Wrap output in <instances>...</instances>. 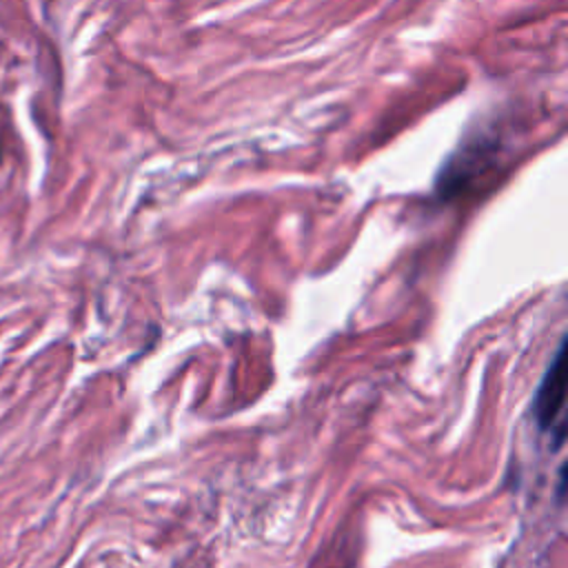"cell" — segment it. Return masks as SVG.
Listing matches in <instances>:
<instances>
[{"label": "cell", "mask_w": 568, "mask_h": 568, "mask_svg": "<svg viewBox=\"0 0 568 568\" xmlns=\"http://www.w3.org/2000/svg\"><path fill=\"white\" fill-rule=\"evenodd\" d=\"M566 344L555 353V359L550 368L546 371L537 395H535V419L541 428H548L561 413L564 408V397H566Z\"/></svg>", "instance_id": "6da1fadb"}]
</instances>
